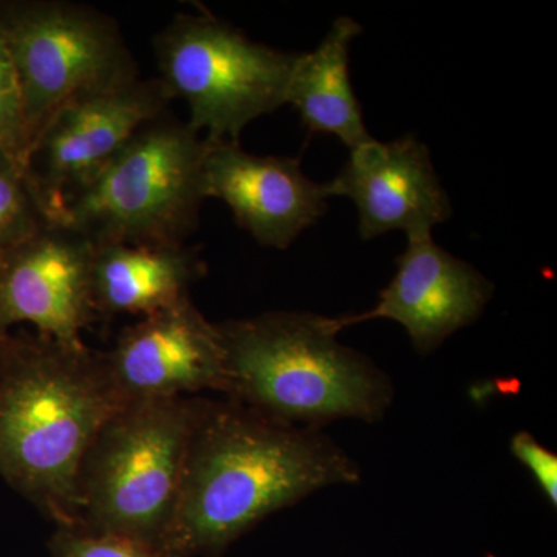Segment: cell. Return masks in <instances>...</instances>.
<instances>
[{
    "label": "cell",
    "instance_id": "2e32d148",
    "mask_svg": "<svg viewBox=\"0 0 557 557\" xmlns=\"http://www.w3.org/2000/svg\"><path fill=\"white\" fill-rule=\"evenodd\" d=\"M47 223L24 174L0 152V263Z\"/></svg>",
    "mask_w": 557,
    "mask_h": 557
},
{
    "label": "cell",
    "instance_id": "5bb4252c",
    "mask_svg": "<svg viewBox=\"0 0 557 557\" xmlns=\"http://www.w3.org/2000/svg\"><path fill=\"white\" fill-rule=\"evenodd\" d=\"M207 263L188 245H95L91 293L98 317L145 318L189 299Z\"/></svg>",
    "mask_w": 557,
    "mask_h": 557
},
{
    "label": "cell",
    "instance_id": "4fadbf2b",
    "mask_svg": "<svg viewBox=\"0 0 557 557\" xmlns=\"http://www.w3.org/2000/svg\"><path fill=\"white\" fill-rule=\"evenodd\" d=\"M205 139V197L225 201L237 225L263 247L288 248L327 211L324 188L304 174L298 159Z\"/></svg>",
    "mask_w": 557,
    "mask_h": 557
},
{
    "label": "cell",
    "instance_id": "e0dca14e",
    "mask_svg": "<svg viewBox=\"0 0 557 557\" xmlns=\"http://www.w3.org/2000/svg\"><path fill=\"white\" fill-rule=\"evenodd\" d=\"M50 553L51 557H182L160 545L81 525H57Z\"/></svg>",
    "mask_w": 557,
    "mask_h": 557
},
{
    "label": "cell",
    "instance_id": "277c9868",
    "mask_svg": "<svg viewBox=\"0 0 557 557\" xmlns=\"http://www.w3.org/2000/svg\"><path fill=\"white\" fill-rule=\"evenodd\" d=\"M207 398L129 401L91 442L72 525L163 547Z\"/></svg>",
    "mask_w": 557,
    "mask_h": 557
},
{
    "label": "cell",
    "instance_id": "8fae6325",
    "mask_svg": "<svg viewBox=\"0 0 557 557\" xmlns=\"http://www.w3.org/2000/svg\"><path fill=\"white\" fill-rule=\"evenodd\" d=\"M397 271L373 309L336 319L341 332L359 322L391 319L408 332L420 355H431L460 329L474 324L493 298L490 278L432 239L408 237Z\"/></svg>",
    "mask_w": 557,
    "mask_h": 557
},
{
    "label": "cell",
    "instance_id": "3957f363",
    "mask_svg": "<svg viewBox=\"0 0 557 557\" xmlns=\"http://www.w3.org/2000/svg\"><path fill=\"white\" fill-rule=\"evenodd\" d=\"M231 401L289 426L383 420L394 401L391 376L338 341L335 318L270 311L218 324Z\"/></svg>",
    "mask_w": 557,
    "mask_h": 557
},
{
    "label": "cell",
    "instance_id": "9a60e30c",
    "mask_svg": "<svg viewBox=\"0 0 557 557\" xmlns=\"http://www.w3.org/2000/svg\"><path fill=\"white\" fill-rule=\"evenodd\" d=\"M361 33L357 21L338 17L317 50L298 53L287 91L307 131L335 135L350 150L373 139L348 76V50Z\"/></svg>",
    "mask_w": 557,
    "mask_h": 557
},
{
    "label": "cell",
    "instance_id": "8992f818",
    "mask_svg": "<svg viewBox=\"0 0 557 557\" xmlns=\"http://www.w3.org/2000/svg\"><path fill=\"white\" fill-rule=\"evenodd\" d=\"M159 79L186 123L212 141L239 143L245 127L287 104L298 53L255 42L208 13L177 14L153 38Z\"/></svg>",
    "mask_w": 557,
    "mask_h": 557
},
{
    "label": "cell",
    "instance_id": "7a4b0ae2",
    "mask_svg": "<svg viewBox=\"0 0 557 557\" xmlns=\"http://www.w3.org/2000/svg\"><path fill=\"white\" fill-rule=\"evenodd\" d=\"M124 405L102 351L14 336L0 372V475L57 525H72L84 457Z\"/></svg>",
    "mask_w": 557,
    "mask_h": 557
},
{
    "label": "cell",
    "instance_id": "52a82bcc",
    "mask_svg": "<svg viewBox=\"0 0 557 557\" xmlns=\"http://www.w3.org/2000/svg\"><path fill=\"white\" fill-rule=\"evenodd\" d=\"M0 36L20 79L30 145L64 102L139 76L116 21L83 3L0 0Z\"/></svg>",
    "mask_w": 557,
    "mask_h": 557
},
{
    "label": "cell",
    "instance_id": "ba28073f",
    "mask_svg": "<svg viewBox=\"0 0 557 557\" xmlns=\"http://www.w3.org/2000/svg\"><path fill=\"white\" fill-rule=\"evenodd\" d=\"M171 102L159 78L139 76L64 102L33 139L22 170L47 222Z\"/></svg>",
    "mask_w": 557,
    "mask_h": 557
},
{
    "label": "cell",
    "instance_id": "d6986e66",
    "mask_svg": "<svg viewBox=\"0 0 557 557\" xmlns=\"http://www.w3.org/2000/svg\"><path fill=\"white\" fill-rule=\"evenodd\" d=\"M512 456L531 472L549 504L557 507V456L530 432H518L511 440Z\"/></svg>",
    "mask_w": 557,
    "mask_h": 557
},
{
    "label": "cell",
    "instance_id": "9c48e42d",
    "mask_svg": "<svg viewBox=\"0 0 557 557\" xmlns=\"http://www.w3.org/2000/svg\"><path fill=\"white\" fill-rule=\"evenodd\" d=\"M95 245L47 223L0 263V332L30 324L61 346H84L98 318L91 293Z\"/></svg>",
    "mask_w": 557,
    "mask_h": 557
},
{
    "label": "cell",
    "instance_id": "5b68a950",
    "mask_svg": "<svg viewBox=\"0 0 557 557\" xmlns=\"http://www.w3.org/2000/svg\"><path fill=\"white\" fill-rule=\"evenodd\" d=\"M207 139L168 115L143 126L49 223L101 244H186L199 225Z\"/></svg>",
    "mask_w": 557,
    "mask_h": 557
},
{
    "label": "cell",
    "instance_id": "7c38bea8",
    "mask_svg": "<svg viewBox=\"0 0 557 557\" xmlns=\"http://www.w3.org/2000/svg\"><path fill=\"white\" fill-rule=\"evenodd\" d=\"M325 196L347 197L357 205L359 234L369 242L388 233L432 234L453 218L428 146L413 135L394 141L370 139L351 150L350 159L330 183Z\"/></svg>",
    "mask_w": 557,
    "mask_h": 557
},
{
    "label": "cell",
    "instance_id": "ac0fdd59",
    "mask_svg": "<svg viewBox=\"0 0 557 557\" xmlns=\"http://www.w3.org/2000/svg\"><path fill=\"white\" fill-rule=\"evenodd\" d=\"M30 148L16 69L0 36V152L24 170Z\"/></svg>",
    "mask_w": 557,
    "mask_h": 557
},
{
    "label": "cell",
    "instance_id": "30bf717a",
    "mask_svg": "<svg viewBox=\"0 0 557 557\" xmlns=\"http://www.w3.org/2000/svg\"><path fill=\"white\" fill-rule=\"evenodd\" d=\"M102 354L126 403L226 391L218 324L209 322L190 298L139 318L124 329L112 350Z\"/></svg>",
    "mask_w": 557,
    "mask_h": 557
},
{
    "label": "cell",
    "instance_id": "ffe728a7",
    "mask_svg": "<svg viewBox=\"0 0 557 557\" xmlns=\"http://www.w3.org/2000/svg\"><path fill=\"white\" fill-rule=\"evenodd\" d=\"M13 341L14 336L11 333L0 332V372H2L3 366H5Z\"/></svg>",
    "mask_w": 557,
    "mask_h": 557
},
{
    "label": "cell",
    "instance_id": "6da1fadb",
    "mask_svg": "<svg viewBox=\"0 0 557 557\" xmlns=\"http://www.w3.org/2000/svg\"><path fill=\"white\" fill-rule=\"evenodd\" d=\"M359 480L357 461L322 429L207 399L163 547L182 557H219L273 512Z\"/></svg>",
    "mask_w": 557,
    "mask_h": 557
}]
</instances>
